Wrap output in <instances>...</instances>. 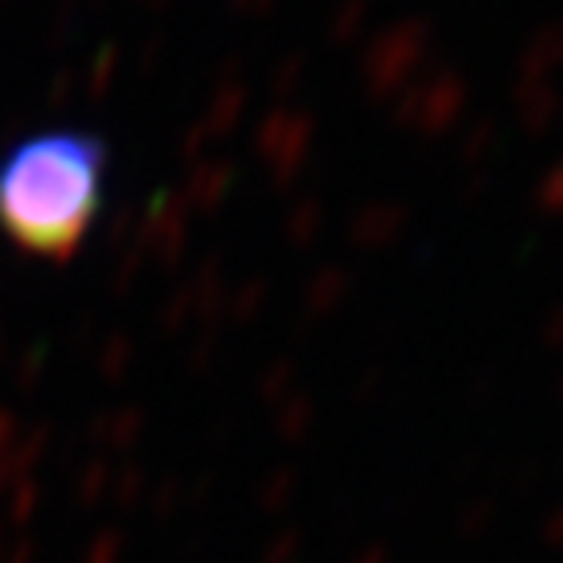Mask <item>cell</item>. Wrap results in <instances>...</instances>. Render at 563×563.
<instances>
[{
    "label": "cell",
    "mask_w": 563,
    "mask_h": 563,
    "mask_svg": "<svg viewBox=\"0 0 563 563\" xmlns=\"http://www.w3.org/2000/svg\"><path fill=\"white\" fill-rule=\"evenodd\" d=\"M106 203V150L82 130H40L0 157V235L40 258L75 255Z\"/></svg>",
    "instance_id": "obj_1"
}]
</instances>
